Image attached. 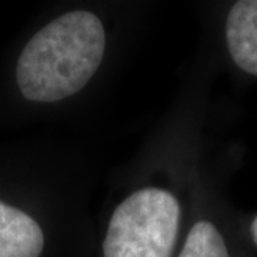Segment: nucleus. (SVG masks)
I'll return each mask as SVG.
<instances>
[{
  "label": "nucleus",
  "mask_w": 257,
  "mask_h": 257,
  "mask_svg": "<svg viewBox=\"0 0 257 257\" xmlns=\"http://www.w3.org/2000/svg\"><path fill=\"white\" fill-rule=\"evenodd\" d=\"M106 29L90 10L76 9L50 20L23 47L16 64L22 96L57 103L90 83L106 52Z\"/></svg>",
  "instance_id": "f257e3e1"
},
{
  "label": "nucleus",
  "mask_w": 257,
  "mask_h": 257,
  "mask_svg": "<svg viewBox=\"0 0 257 257\" xmlns=\"http://www.w3.org/2000/svg\"><path fill=\"white\" fill-rule=\"evenodd\" d=\"M45 248L42 226L26 211L0 200V257H42Z\"/></svg>",
  "instance_id": "f03ea898"
},
{
  "label": "nucleus",
  "mask_w": 257,
  "mask_h": 257,
  "mask_svg": "<svg viewBox=\"0 0 257 257\" xmlns=\"http://www.w3.org/2000/svg\"><path fill=\"white\" fill-rule=\"evenodd\" d=\"M230 57L243 72L257 76V0L236 2L226 19Z\"/></svg>",
  "instance_id": "7ed1b4c3"
},
{
  "label": "nucleus",
  "mask_w": 257,
  "mask_h": 257,
  "mask_svg": "<svg viewBox=\"0 0 257 257\" xmlns=\"http://www.w3.org/2000/svg\"><path fill=\"white\" fill-rule=\"evenodd\" d=\"M176 257H233L219 227L210 220H197L186 231Z\"/></svg>",
  "instance_id": "20e7f679"
},
{
  "label": "nucleus",
  "mask_w": 257,
  "mask_h": 257,
  "mask_svg": "<svg viewBox=\"0 0 257 257\" xmlns=\"http://www.w3.org/2000/svg\"><path fill=\"white\" fill-rule=\"evenodd\" d=\"M250 234H251V239L257 244V216L253 219L251 224H250Z\"/></svg>",
  "instance_id": "39448f33"
}]
</instances>
